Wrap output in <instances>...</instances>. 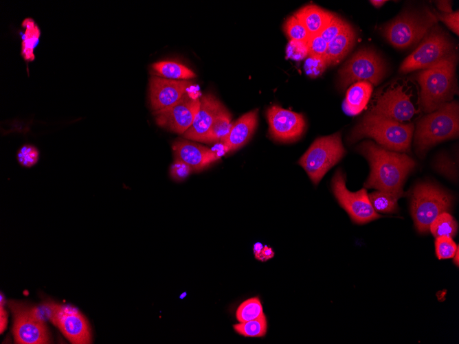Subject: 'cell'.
<instances>
[{
	"label": "cell",
	"mask_w": 459,
	"mask_h": 344,
	"mask_svg": "<svg viewBox=\"0 0 459 344\" xmlns=\"http://www.w3.org/2000/svg\"><path fill=\"white\" fill-rule=\"evenodd\" d=\"M454 44L449 36L438 26L432 27L421 43L410 54L400 67L403 73L427 69L440 61L454 51Z\"/></svg>",
	"instance_id": "cell-8"
},
{
	"label": "cell",
	"mask_w": 459,
	"mask_h": 344,
	"mask_svg": "<svg viewBox=\"0 0 459 344\" xmlns=\"http://www.w3.org/2000/svg\"><path fill=\"white\" fill-rule=\"evenodd\" d=\"M263 315V308L258 297H252L244 301L236 311V318L238 322L256 319Z\"/></svg>",
	"instance_id": "cell-28"
},
{
	"label": "cell",
	"mask_w": 459,
	"mask_h": 344,
	"mask_svg": "<svg viewBox=\"0 0 459 344\" xmlns=\"http://www.w3.org/2000/svg\"><path fill=\"white\" fill-rule=\"evenodd\" d=\"M413 132L412 123L403 124L368 112L352 130L348 139L355 141L370 137L385 149L405 152L410 148Z\"/></svg>",
	"instance_id": "cell-3"
},
{
	"label": "cell",
	"mask_w": 459,
	"mask_h": 344,
	"mask_svg": "<svg viewBox=\"0 0 459 344\" xmlns=\"http://www.w3.org/2000/svg\"><path fill=\"white\" fill-rule=\"evenodd\" d=\"M436 167L437 169L449 177H456V172L454 163L446 157L442 156L437 162Z\"/></svg>",
	"instance_id": "cell-39"
},
{
	"label": "cell",
	"mask_w": 459,
	"mask_h": 344,
	"mask_svg": "<svg viewBox=\"0 0 459 344\" xmlns=\"http://www.w3.org/2000/svg\"><path fill=\"white\" fill-rule=\"evenodd\" d=\"M283 29L290 41L306 43L311 36L303 24L294 15L285 20Z\"/></svg>",
	"instance_id": "cell-30"
},
{
	"label": "cell",
	"mask_w": 459,
	"mask_h": 344,
	"mask_svg": "<svg viewBox=\"0 0 459 344\" xmlns=\"http://www.w3.org/2000/svg\"><path fill=\"white\" fill-rule=\"evenodd\" d=\"M9 304L13 315L12 334L16 343H50L49 330L36 308L17 301Z\"/></svg>",
	"instance_id": "cell-10"
},
{
	"label": "cell",
	"mask_w": 459,
	"mask_h": 344,
	"mask_svg": "<svg viewBox=\"0 0 459 344\" xmlns=\"http://www.w3.org/2000/svg\"><path fill=\"white\" fill-rule=\"evenodd\" d=\"M387 1H383V0H373L370 1V2L375 7L379 8L381 5H383Z\"/></svg>",
	"instance_id": "cell-44"
},
{
	"label": "cell",
	"mask_w": 459,
	"mask_h": 344,
	"mask_svg": "<svg viewBox=\"0 0 459 344\" xmlns=\"http://www.w3.org/2000/svg\"><path fill=\"white\" fill-rule=\"evenodd\" d=\"M347 25V23L335 14L330 23L320 35L328 43L339 34Z\"/></svg>",
	"instance_id": "cell-33"
},
{
	"label": "cell",
	"mask_w": 459,
	"mask_h": 344,
	"mask_svg": "<svg viewBox=\"0 0 459 344\" xmlns=\"http://www.w3.org/2000/svg\"><path fill=\"white\" fill-rule=\"evenodd\" d=\"M45 309L50 321L74 344L91 343L88 321L76 308L56 302H47Z\"/></svg>",
	"instance_id": "cell-11"
},
{
	"label": "cell",
	"mask_w": 459,
	"mask_h": 344,
	"mask_svg": "<svg viewBox=\"0 0 459 344\" xmlns=\"http://www.w3.org/2000/svg\"><path fill=\"white\" fill-rule=\"evenodd\" d=\"M436 253L439 260L454 257L458 246L456 245L452 238L440 236L435 241Z\"/></svg>",
	"instance_id": "cell-31"
},
{
	"label": "cell",
	"mask_w": 459,
	"mask_h": 344,
	"mask_svg": "<svg viewBox=\"0 0 459 344\" xmlns=\"http://www.w3.org/2000/svg\"><path fill=\"white\" fill-rule=\"evenodd\" d=\"M308 56L324 58L328 47V43L320 36H310L306 42Z\"/></svg>",
	"instance_id": "cell-34"
},
{
	"label": "cell",
	"mask_w": 459,
	"mask_h": 344,
	"mask_svg": "<svg viewBox=\"0 0 459 344\" xmlns=\"http://www.w3.org/2000/svg\"><path fill=\"white\" fill-rule=\"evenodd\" d=\"M346 153L340 133L316 139L298 163L304 169L314 184L338 163Z\"/></svg>",
	"instance_id": "cell-6"
},
{
	"label": "cell",
	"mask_w": 459,
	"mask_h": 344,
	"mask_svg": "<svg viewBox=\"0 0 459 344\" xmlns=\"http://www.w3.org/2000/svg\"><path fill=\"white\" fill-rule=\"evenodd\" d=\"M458 252H459V250H458V249L456 250V253L454 256V264H456V266H458Z\"/></svg>",
	"instance_id": "cell-45"
},
{
	"label": "cell",
	"mask_w": 459,
	"mask_h": 344,
	"mask_svg": "<svg viewBox=\"0 0 459 344\" xmlns=\"http://www.w3.org/2000/svg\"><path fill=\"white\" fill-rule=\"evenodd\" d=\"M304 63L306 73L311 78H316L322 74L327 65L323 58L307 56Z\"/></svg>",
	"instance_id": "cell-36"
},
{
	"label": "cell",
	"mask_w": 459,
	"mask_h": 344,
	"mask_svg": "<svg viewBox=\"0 0 459 344\" xmlns=\"http://www.w3.org/2000/svg\"><path fill=\"white\" fill-rule=\"evenodd\" d=\"M355 32L348 24L345 29L328 43L324 60L328 66L337 65L350 51L355 41Z\"/></svg>",
	"instance_id": "cell-21"
},
{
	"label": "cell",
	"mask_w": 459,
	"mask_h": 344,
	"mask_svg": "<svg viewBox=\"0 0 459 344\" xmlns=\"http://www.w3.org/2000/svg\"><path fill=\"white\" fill-rule=\"evenodd\" d=\"M16 159L21 166L31 168L38 163L39 151L33 145L25 144L19 149L16 153Z\"/></svg>",
	"instance_id": "cell-32"
},
{
	"label": "cell",
	"mask_w": 459,
	"mask_h": 344,
	"mask_svg": "<svg viewBox=\"0 0 459 344\" xmlns=\"http://www.w3.org/2000/svg\"><path fill=\"white\" fill-rule=\"evenodd\" d=\"M152 69L158 76L172 80H188L196 75L184 65L175 61L164 60L153 63Z\"/></svg>",
	"instance_id": "cell-23"
},
{
	"label": "cell",
	"mask_w": 459,
	"mask_h": 344,
	"mask_svg": "<svg viewBox=\"0 0 459 344\" xmlns=\"http://www.w3.org/2000/svg\"><path fill=\"white\" fill-rule=\"evenodd\" d=\"M22 26L25 29L21 43V55L25 61H33L35 58L34 48L37 46L41 35V31L31 18L25 19Z\"/></svg>",
	"instance_id": "cell-24"
},
{
	"label": "cell",
	"mask_w": 459,
	"mask_h": 344,
	"mask_svg": "<svg viewBox=\"0 0 459 344\" xmlns=\"http://www.w3.org/2000/svg\"><path fill=\"white\" fill-rule=\"evenodd\" d=\"M436 4L442 13L452 12L451 1H436Z\"/></svg>",
	"instance_id": "cell-41"
},
{
	"label": "cell",
	"mask_w": 459,
	"mask_h": 344,
	"mask_svg": "<svg viewBox=\"0 0 459 344\" xmlns=\"http://www.w3.org/2000/svg\"><path fill=\"white\" fill-rule=\"evenodd\" d=\"M458 103L447 102L418 122L414 138L416 151L422 157L436 144L458 137Z\"/></svg>",
	"instance_id": "cell-4"
},
{
	"label": "cell",
	"mask_w": 459,
	"mask_h": 344,
	"mask_svg": "<svg viewBox=\"0 0 459 344\" xmlns=\"http://www.w3.org/2000/svg\"><path fill=\"white\" fill-rule=\"evenodd\" d=\"M273 256L274 252L272 249L267 246H265L261 253L255 257L259 261L265 262L272 258Z\"/></svg>",
	"instance_id": "cell-40"
},
{
	"label": "cell",
	"mask_w": 459,
	"mask_h": 344,
	"mask_svg": "<svg viewBox=\"0 0 459 344\" xmlns=\"http://www.w3.org/2000/svg\"><path fill=\"white\" fill-rule=\"evenodd\" d=\"M305 27L309 35H320L330 23L333 13L315 5H305L293 14Z\"/></svg>",
	"instance_id": "cell-20"
},
{
	"label": "cell",
	"mask_w": 459,
	"mask_h": 344,
	"mask_svg": "<svg viewBox=\"0 0 459 344\" xmlns=\"http://www.w3.org/2000/svg\"><path fill=\"white\" fill-rule=\"evenodd\" d=\"M457 55L453 51L435 65L418 73L421 106L430 113L449 101L456 91L455 71Z\"/></svg>",
	"instance_id": "cell-2"
},
{
	"label": "cell",
	"mask_w": 459,
	"mask_h": 344,
	"mask_svg": "<svg viewBox=\"0 0 459 344\" xmlns=\"http://www.w3.org/2000/svg\"><path fill=\"white\" fill-rule=\"evenodd\" d=\"M369 113L401 122L410 119L416 111L410 95L407 94L403 86L398 85L379 95Z\"/></svg>",
	"instance_id": "cell-14"
},
{
	"label": "cell",
	"mask_w": 459,
	"mask_h": 344,
	"mask_svg": "<svg viewBox=\"0 0 459 344\" xmlns=\"http://www.w3.org/2000/svg\"><path fill=\"white\" fill-rule=\"evenodd\" d=\"M436 21V17L430 12L424 14L405 12L384 27V36L395 47L406 48L424 38Z\"/></svg>",
	"instance_id": "cell-7"
},
{
	"label": "cell",
	"mask_w": 459,
	"mask_h": 344,
	"mask_svg": "<svg viewBox=\"0 0 459 344\" xmlns=\"http://www.w3.org/2000/svg\"><path fill=\"white\" fill-rule=\"evenodd\" d=\"M368 197L376 212L394 213L399 209L398 198L390 194L377 191L369 194Z\"/></svg>",
	"instance_id": "cell-29"
},
{
	"label": "cell",
	"mask_w": 459,
	"mask_h": 344,
	"mask_svg": "<svg viewBox=\"0 0 459 344\" xmlns=\"http://www.w3.org/2000/svg\"><path fill=\"white\" fill-rule=\"evenodd\" d=\"M234 330L245 337H263L267 331V321L265 315L256 319L239 322L234 325Z\"/></svg>",
	"instance_id": "cell-27"
},
{
	"label": "cell",
	"mask_w": 459,
	"mask_h": 344,
	"mask_svg": "<svg viewBox=\"0 0 459 344\" xmlns=\"http://www.w3.org/2000/svg\"><path fill=\"white\" fill-rule=\"evenodd\" d=\"M386 73L381 57L374 50L361 49L355 53L339 71V85L342 88L359 81L378 84Z\"/></svg>",
	"instance_id": "cell-9"
},
{
	"label": "cell",
	"mask_w": 459,
	"mask_h": 344,
	"mask_svg": "<svg viewBox=\"0 0 459 344\" xmlns=\"http://www.w3.org/2000/svg\"><path fill=\"white\" fill-rule=\"evenodd\" d=\"M372 91V85L367 81H359L353 84L348 90L343 104L344 112L349 115H355L366 106Z\"/></svg>",
	"instance_id": "cell-22"
},
{
	"label": "cell",
	"mask_w": 459,
	"mask_h": 344,
	"mask_svg": "<svg viewBox=\"0 0 459 344\" xmlns=\"http://www.w3.org/2000/svg\"><path fill=\"white\" fill-rule=\"evenodd\" d=\"M258 123V109L251 111L232 123L227 134L220 141L227 152L243 146L252 136Z\"/></svg>",
	"instance_id": "cell-19"
},
{
	"label": "cell",
	"mask_w": 459,
	"mask_h": 344,
	"mask_svg": "<svg viewBox=\"0 0 459 344\" xmlns=\"http://www.w3.org/2000/svg\"><path fill=\"white\" fill-rule=\"evenodd\" d=\"M266 113L269 133L275 140L282 142L294 141L303 134L306 122L302 114L282 108L278 105L270 106Z\"/></svg>",
	"instance_id": "cell-15"
},
{
	"label": "cell",
	"mask_w": 459,
	"mask_h": 344,
	"mask_svg": "<svg viewBox=\"0 0 459 344\" xmlns=\"http://www.w3.org/2000/svg\"><path fill=\"white\" fill-rule=\"evenodd\" d=\"M199 106L200 98L187 91L177 102L153 115L158 126L183 135L192 124Z\"/></svg>",
	"instance_id": "cell-13"
},
{
	"label": "cell",
	"mask_w": 459,
	"mask_h": 344,
	"mask_svg": "<svg viewBox=\"0 0 459 344\" xmlns=\"http://www.w3.org/2000/svg\"><path fill=\"white\" fill-rule=\"evenodd\" d=\"M0 309L1 332L2 333L3 330H5L6 328L8 314L5 308H3L2 304H1Z\"/></svg>",
	"instance_id": "cell-42"
},
{
	"label": "cell",
	"mask_w": 459,
	"mask_h": 344,
	"mask_svg": "<svg viewBox=\"0 0 459 344\" xmlns=\"http://www.w3.org/2000/svg\"><path fill=\"white\" fill-rule=\"evenodd\" d=\"M357 150L369 161L370 173L364 186L390 194L398 199L404 196L403 185L416 165L405 154L389 150L371 141H365Z\"/></svg>",
	"instance_id": "cell-1"
},
{
	"label": "cell",
	"mask_w": 459,
	"mask_h": 344,
	"mask_svg": "<svg viewBox=\"0 0 459 344\" xmlns=\"http://www.w3.org/2000/svg\"><path fill=\"white\" fill-rule=\"evenodd\" d=\"M191 168L182 161L175 159L170 167V174L176 181H181L186 178L192 172Z\"/></svg>",
	"instance_id": "cell-37"
},
{
	"label": "cell",
	"mask_w": 459,
	"mask_h": 344,
	"mask_svg": "<svg viewBox=\"0 0 459 344\" xmlns=\"http://www.w3.org/2000/svg\"><path fill=\"white\" fill-rule=\"evenodd\" d=\"M223 106L222 103L214 95H202L197 114L192 124L183 134V137L186 139L205 143L214 118Z\"/></svg>",
	"instance_id": "cell-17"
},
{
	"label": "cell",
	"mask_w": 459,
	"mask_h": 344,
	"mask_svg": "<svg viewBox=\"0 0 459 344\" xmlns=\"http://www.w3.org/2000/svg\"><path fill=\"white\" fill-rule=\"evenodd\" d=\"M263 247L264 246H262V244L260 242L256 243L254 244V252L255 257L258 256L261 253Z\"/></svg>",
	"instance_id": "cell-43"
},
{
	"label": "cell",
	"mask_w": 459,
	"mask_h": 344,
	"mask_svg": "<svg viewBox=\"0 0 459 344\" xmlns=\"http://www.w3.org/2000/svg\"><path fill=\"white\" fill-rule=\"evenodd\" d=\"M452 196L445 190L430 183L417 184L411 193V213L416 230L429 231L433 220L452 205Z\"/></svg>",
	"instance_id": "cell-5"
},
{
	"label": "cell",
	"mask_w": 459,
	"mask_h": 344,
	"mask_svg": "<svg viewBox=\"0 0 459 344\" xmlns=\"http://www.w3.org/2000/svg\"><path fill=\"white\" fill-rule=\"evenodd\" d=\"M429 230L435 238L448 236L453 238L458 230V224L454 217L447 212L439 214L431 223Z\"/></svg>",
	"instance_id": "cell-26"
},
{
	"label": "cell",
	"mask_w": 459,
	"mask_h": 344,
	"mask_svg": "<svg viewBox=\"0 0 459 344\" xmlns=\"http://www.w3.org/2000/svg\"><path fill=\"white\" fill-rule=\"evenodd\" d=\"M437 18L443 21L456 35L459 34L458 10L451 13H437Z\"/></svg>",
	"instance_id": "cell-38"
},
{
	"label": "cell",
	"mask_w": 459,
	"mask_h": 344,
	"mask_svg": "<svg viewBox=\"0 0 459 344\" xmlns=\"http://www.w3.org/2000/svg\"><path fill=\"white\" fill-rule=\"evenodd\" d=\"M287 57L295 60H300L308 56L306 42L289 41L286 47Z\"/></svg>",
	"instance_id": "cell-35"
},
{
	"label": "cell",
	"mask_w": 459,
	"mask_h": 344,
	"mask_svg": "<svg viewBox=\"0 0 459 344\" xmlns=\"http://www.w3.org/2000/svg\"><path fill=\"white\" fill-rule=\"evenodd\" d=\"M175 159L188 165L192 171L201 170L220 158L216 152L188 140H178L172 145Z\"/></svg>",
	"instance_id": "cell-18"
},
{
	"label": "cell",
	"mask_w": 459,
	"mask_h": 344,
	"mask_svg": "<svg viewBox=\"0 0 459 344\" xmlns=\"http://www.w3.org/2000/svg\"><path fill=\"white\" fill-rule=\"evenodd\" d=\"M190 80H177L152 76L149 79L148 97L153 112L167 108L177 102L191 86Z\"/></svg>",
	"instance_id": "cell-16"
},
{
	"label": "cell",
	"mask_w": 459,
	"mask_h": 344,
	"mask_svg": "<svg viewBox=\"0 0 459 344\" xmlns=\"http://www.w3.org/2000/svg\"><path fill=\"white\" fill-rule=\"evenodd\" d=\"M230 113L223 106L214 118L211 128L206 137L205 143L221 140L229 132L232 124Z\"/></svg>",
	"instance_id": "cell-25"
},
{
	"label": "cell",
	"mask_w": 459,
	"mask_h": 344,
	"mask_svg": "<svg viewBox=\"0 0 459 344\" xmlns=\"http://www.w3.org/2000/svg\"><path fill=\"white\" fill-rule=\"evenodd\" d=\"M331 186L338 203L354 222L364 224L381 216L373 209L366 189L352 192L346 188L345 175L341 170L335 174Z\"/></svg>",
	"instance_id": "cell-12"
}]
</instances>
